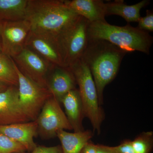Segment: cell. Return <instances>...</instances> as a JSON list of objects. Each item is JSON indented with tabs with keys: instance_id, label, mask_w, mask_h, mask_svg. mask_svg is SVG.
I'll list each match as a JSON object with an SVG mask.
<instances>
[{
	"instance_id": "obj_19",
	"label": "cell",
	"mask_w": 153,
	"mask_h": 153,
	"mask_svg": "<svg viewBox=\"0 0 153 153\" xmlns=\"http://www.w3.org/2000/svg\"><path fill=\"white\" fill-rule=\"evenodd\" d=\"M0 82L9 86H18L19 77L11 57L0 52Z\"/></svg>"
},
{
	"instance_id": "obj_13",
	"label": "cell",
	"mask_w": 153,
	"mask_h": 153,
	"mask_svg": "<svg viewBox=\"0 0 153 153\" xmlns=\"http://www.w3.org/2000/svg\"><path fill=\"white\" fill-rule=\"evenodd\" d=\"M0 132L20 143L30 152L37 146L34 138L38 135L36 120L0 126Z\"/></svg>"
},
{
	"instance_id": "obj_25",
	"label": "cell",
	"mask_w": 153,
	"mask_h": 153,
	"mask_svg": "<svg viewBox=\"0 0 153 153\" xmlns=\"http://www.w3.org/2000/svg\"><path fill=\"white\" fill-rule=\"evenodd\" d=\"M80 153H97L96 145L91 140L88 141L82 148Z\"/></svg>"
},
{
	"instance_id": "obj_21",
	"label": "cell",
	"mask_w": 153,
	"mask_h": 153,
	"mask_svg": "<svg viewBox=\"0 0 153 153\" xmlns=\"http://www.w3.org/2000/svg\"><path fill=\"white\" fill-rule=\"evenodd\" d=\"M26 151L23 145L0 132V153H25Z\"/></svg>"
},
{
	"instance_id": "obj_23",
	"label": "cell",
	"mask_w": 153,
	"mask_h": 153,
	"mask_svg": "<svg viewBox=\"0 0 153 153\" xmlns=\"http://www.w3.org/2000/svg\"><path fill=\"white\" fill-rule=\"evenodd\" d=\"M114 153H136L132 145L131 141L126 140L117 146L111 147Z\"/></svg>"
},
{
	"instance_id": "obj_22",
	"label": "cell",
	"mask_w": 153,
	"mask_h": 153,
	"mask_svg": "<svg viewBox=\"0 0 153 153\" xmlns=\"http://www.w3.org/2000/svg\"><path fill=\"white\" fill-rule=\"evenodd\" d=\"M137 27L146 32H153V13L152 11L147 10L146 16L140 17Z\"/></svg>"
},
{
	"instance_id": "obj_11",
	"label": "cell",
	"mask_w": 153,
	"mask_h": 153,
	"mask_svg": "<svg viewBox=\"0 0 153 153\" xmlns=\"http://www.w3.org/2000/svg\"><path fill=\"white\" fill-rule=\"evenodd\" d=\"M30 121L20 107L18 86H9L0 92V126Z\"/></svg>"
},
{
	"instance_id": "obj_5",
	"label": "cell",
	"mask_w": 153,
	"mask_h": 153,
	"mask_svg": "<svg viewBox=\"0 0 153 153\" xmlns=\"http://www.w3.org/2000/svg\"><path fill=\"white\" fill-rule=\"evenodd\" d=\"M90 22L79 17L57 37L65 67L68 68L81 58L88 42V28Z\"/></svg>"
},
{
	"instance_id": "obj_27",
	"label": "cell",
	"mask_w": 153,
	"mask_h": 153,
	"mask_svg": "<svg viewBox=\"0 0 153 153\" xmlns=\"http://www.w3.org/2000/svg\"><path fill=\"white\" fill-rule=\"evenodd\" d=\"M9 86V85H7L2 82H0V92L6 90Z\"/></svg>"
},
{
	"instance_id": "obj_15",
	"label": "cell",
	"mask_w": 153,
	"mask_h": 153,
	"mask_svg": "<svg viewBox=\"0 0 153 153\" xmlns=\"http://www.w3.org/2000/svg\"><path fill=\"white\" fill-rule=\"evenodd\" d=\"M66 3L78 16L85 18L90 23L105 21V3L101 0H72Z\"/></svg>"
},
{
	"instance_id": "obj_17",
	"label": "cell",
	"mask_w": 153,
	"mask_h": 153,
	"mask_svg": "<svg viewBox=\"0 0 153 153\" xmlns=\"http://www.w3.org/2000/svg\"><path fill=\"white\" fill-rule=\"evenodd\" d=\"M93 135V132L91 130L71 133L60 130L57 134L61 143L63 153H80Z\"/></svg>"
},
{
	"instance_id": "obj_7",
	"label": "cell",
	"mask_w": 153,
	"mask_h": 153,
	"mask_svg": "<svg viewBox=\"0 0 153 153\" xmlns=\"http://www.w3.org/2000/svg\"><path fill=\"white\" fill-rule=\"evenodd\" d=\"M57 100L51 97L47 100L38 116L36 121L38 125V134L42 139L49 140L57 137L60 130H72Z\"/></svg>"
},
{
	"instance_id": "obj_3",
	"label": "cell",
	"mask_w": 153,
	"mask_h": 153,
	"mask_svg": "<svg viewBox=\"0 0 153 153\" xmlns=\"http://www.w3.org/2000/svg\"><path fill=\"white\" fill-rule=\"evenodd\" d=\"M88 36V40L108 41L127 53L139 51L149 55L153 43V38L148 32L129 25H110L106 21L89 23Z\"/></svg>"
},
{
	"instance_id": "obj_8",
	"label": "cell",
	"mask_w": 153,
	"mask_h": 153,
	"mask_svg": "<svg viewBox=\"0 0 153 153\" xmlns=\"http://www.w3.org/2000/svg\"><path fill=\"white\" fill-rule=\"evenodd\" d=\"M1 22V52L13 58L25 48L26 40L31 30L30 24L26 20Z\"/></svg>"
},
{
	"instance_id": "obj_9",
	"label": "cell",
	"mask_w": 153,
	"mask_h": 153,
	"mask_svg": "<svg viewBox=\"0 0 153 153\" xmlns=\"http://www.w3.org/2000/svg\"><path fill=\"white\" fill-rule=\"evenodd\" d=\"M12 58L22 74L39 85L47 88V76L55 65L26 47Z\"/></svg>"
},
{
	"instance_id": "obj_10",
	"label": "cell",
	"mask_w": 153,
	"mask_h": 153,
	"mask_svg": "<svg viewBox=\"0 0 153 153\" xmlns=\"http://www.w3.org/2000/svg\"><path fill=\"white\" fill-rule=\"evenodd\" d=\"M25 47L36 52L49 63L55 66L65 67L57 38L36 34L30 31L26 40Z\"/></svg>"
},
{
	"instance_id": "obj_16",
	"label": "cell",
	"mask_w": 153,
	"mask_h": 153,
	"mask_svg": "<svg viewBox=\"0 0 153 153\" xmlns=\"http://www.w3.org/2000/svg\"><path fill=\"white\" fill-rule=\"evenodd\" d=\"M149 3L150 1L148 0H143L132 5L126 4L122 0L105 3V15L120 16L128 23L138 22L141 17V10Z\"/></svg>"
},
{
	"instance_id": "obj_4",
	"label": "cell",
	"mask_w": 153,
	"mask_h": 153,
	"mask_svg": "<svg viewBox=\"0 0 153 153\" xmlns=\"http://www.w3.org/2000/svg\"><path fill=\"white\" fill-rule=\"evenodd\" d=\"M68 68L73 73L79 87L85 117L90 121L94 131L100 134L104 114L100 104L96 87L89 68L81 58Z\"/></svg>"
},
{
	"instance_id": "obj_26",
	"label": "cell",
	"mask_w": 153,
	"mask_h": 153,
	"mask_svg": "<svg viewBox=\"0 0 153 153\" xmlns=\"http://www.w3.org/2000/svg\"><path fill=\"white\" fill-rule=\"evenodd\" d=\"M97 153H114L111 147L109 146L97 144Z\"/></svg>"
},
{
	"instance_id": "obj_28",
	"label": "cell",
	"mask_w": 153,
	"mask_h": 153,
	"mask_svg": "<svg viewBox=\"0 0 153 153\" xmlns=\"http://www.w3.org/2000/svg\"><path fill=\"white\" fill-rule=\"evenodd\" d=\"M1 22L0 21V28H1ZM1 52V39H0V52Z\"/></svg>"
},
{
	"instance_id": "obj_1",
	"label": "cell",
	"mask_w": 153,
	"mask_h": 153,
	"mask_svg": "<svg viewBox=\"0 0 153 153\" xmlns=\"http://www.w3.org/2000/svg\"><path fill=\"white\" fill-rule=\"evenodd\" d=\"M79 16L63 0H29L26 19L31 32L55 38Z\"/></svg>"
},
{
	"instance_id": "obj_29",
	"label": "cell",
	"mask_w": 153,
	"mask_h": 153,
	"mask_svg": "<svg viewBox=\"0 0 153 153\" xmlns=\"http://www.w3.org/2000/svg\"></svg>"
},
{
	"instance_id": "obj_14",
	"label": "cell",
	"mask_w": 153,
	"mask_h": 153,
	"mask_svg": "<svg viewBox=\"0 0 153 153\" xmlns=\"http://www.w3.org/2000/svg\"><path fill=\"white\" fill-rule=\"evenodd\" d=\"M60 103L63 104L66 117L74 132L84 131L82 120L85 117V111L78 88L66 94Z\"/></svg>"
},
{
	"instance_id": "obj_12",
	"label": "cell",
	"mask_w": 153,
	"mask_h": 153,
	"mask_svg": "<svg viewBox=\"0 0 153 153\" xmlns=\"http://www.w3.org/2000/svg\"><path fill=\"white\" fill-rule=\"evenodd\" d=\"M47 85L52 96L60 103L66 94L76 88V83L69 68L54 66L47 76Z\"/></svg>"
},
{
	"instance_id": "obj_6",
	"label": "cell",
	"mask_w": 153,
	"mask_h": 153,
	"mask_svg": "<svg viewBox=\"0 0 153 153\" xmlns=\"http://www.w3.org/2000/svg\"><path fill=\"white\" fill-rule=\"evenodd\" d=\"M15 65L19 77L20 107L30 121L36 120L46 102L52 96V94L47 88L39 85L24 75L15 63Z\"/></svg>"
},
{
	"instance_id": "obj_2",
	"label": "cell",
	"mask_w": 153,
	"mask_h": 153,
	"mask_svg": "<svg viewBox=\"0 0 153 153\" xmlns=\"http://www.w3.org/2000/svg\"><path fill=\"white\" fill-rule=\"evenodd\" d=\"M126 52L108 41L89 40L81 60L89 68L95 83L99 102L103 103V91L115 78Z\"/></svg>"
},
{
	"instance_id": "obj_18",
	"label": "cell",
	"mask_w": 153,
	"mask_h": 153,
	"mask_svg": "<svg viewBox=\"0 0 153 153\" xmlns=\"http://www.w3.org/2000/svg\"><path fill=\"white\" fill-rule=\"evenodd\" d=\"M29 0H0V21L25 20Z\"/></svg>"
},
{
	"instance_id": "obj_24",
	"label": "cell",
	"mask_w": 153,
	"mask_h": 153,
	"mask_svg": "<svg viewBox=\"0 0 153 153\" xmlns=\"http://www.w3.org/2000/svg\"><path fill=\"white\" fill-rule=\"evenodd\" d=\"M28 153H63L60 145L52 147L37 146L33 151Z\"/></svg>"
},
{
	"instance_id": "obj_20",
	"label": "cell",
	"mask_w": 153,
	"mask_h": 153,
	"mask_svg": "<svg viewBox=\"0 0 153 153\" xmlns=\"http://www.w3.org/2000/svg\"><path fill=\"white\" fill-rule=\"evenodd\" d=\"M131 143L136 153H150L153 147V132H143L131 141Z\"/></svg>"
}]
</instances>
